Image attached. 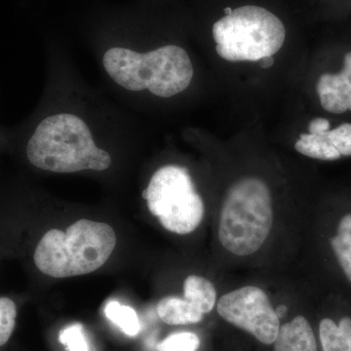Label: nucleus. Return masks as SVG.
I'll list each match as a JSON object with an SVG mask.
<instances>
[{
    "mask_svg": "<svg viewBox=\"0 0 351 351\" xmlns=\"http://www.w3.org/2000/svg\"><path fill=\"white\" fill-rule=\"evenodd\" d=\"M25 156L36 169L57 174L112 167L110 138L133 133L131 122L85 83L62 52L50 54L47 83L27 128Z\"/></svg>",
    "mask_w": 351,
    "mask_h": 351,
    "instance_id": "nucleus-1",
    "label": "nucleus"
},
{
    "mask_svg": "<svg viewBox=\"0 0 351 351\" xmlns=\"http://www.w3.org/2000/svg\"><path fill=\"white\" fill-rule=\"evenodd\" d=\"M93 53L106 84L130 105L143 95L173 98L195 77L189 53L176 44L143 49L132 43H108Z\"/></svg>",
    "mask_w": 351,
    "mask_h": 351,
    "instance_id": "nucleus-2",
    "label": "nucleus"
},
{
    "mask_svg": "<svg viewBox=\"0 0 351 351\" xmlns=\"http://www.w3.org/2000/svg\"><path fill=\"white\" fill-rule=\"evenodd\" d=\"M115 245L117 235L112 226L82 219L66 232H46L34 250V265L54 278L84 276L103 267Z\"/></svg>",
    "mask_w": 351,
    "mask_h": 351,
    "instance_id": "nucleus-3",
    "label": "nucleus"
},
{
    "mask_svg": "<svg viewBox=\"0 0 351 351\" xmlns=\"http://www.w3.org/2000/svg\"><path fill=\"white\" fill-rule=\"evenodd\" d=\"M272 223L269 186L258 178H242L232 184L221 208L219 242L233 255H253L269 237Z\"/></svg>",
    "mask_w": 351,
    "mask_h": 351,
    "instance_id": "nucleus-4",
    "label": "nucleus"
},
{
    "mask_svg": "<svg viewBox=\"0 0 351 351\" xmlns=\"http://www.w3.org/2000/svg\"><path fill=\"white\" fill-rule=\"evenodd\" d=\"M217 54L228 62H258L282 48V21L263 7L245 5L213 25Z\"/></svg>",
    "mask_w": 351,
    "mask_h": 351,
    "instance_id": "nucleus-5",
    "label": "nucleus"
},
{
    "mask_svg": "<svg viewBox=\"0 0 351 351\" xmlns=\"http://www.w3.org/2000/svg\"><path fill=\"white\" fill-rule=\"evenodd\" d=\"M147 207L165 230L178 234L195 232L204 217V202L186 168H159L143 193Z\"/></svg>",
    "mask_w": 351,
    "mask_h": 351,
    "instance_id": "nucleus-6",
    "label": "nucleus"
},
{
    "mask_svg": "<svg viewBox=\"0 0 351 351\" xmlns=\"http://www.w3.org/2000/svg\"><path fill=\"white\" fill-rule=\"evenodd\" d=\"M221 318L239 329L250 332L265 345H274L280 329V318L262 289L245 286L223 295L219 300Z\"/></svg>",
    "mask_w": 351,
    "mask_h": 351,
    "instance_id": "nucleus-7",
    "label": "nucleus"
},
{
    "mask_svg": "<svg viewBox=\"0 0 351 351\" xmlns=\"http://www.w3.org/2000/svg\"><path fill=\"white\" fill-rule=\"evenodd\" d=\"M316 90L327 112L339 114L351 110V52L346 55L343 71L321 75Z\"/></svg>",
    "mask_w": 351,
    "mask_h": 351,
    "instance_id": "nucleus-8",
    "label": "nucleus"
},
{
    "mask_svg": "<svg viewBox=\"0 0 351 351\" xmlns=\"http://www.w3.org/2000/svg\"><path fill=\"white\" fill-rule=\"evenodd\" d=\"M274 346V351H317L313 328L302 315L280 326Z\"/></svg>",
    "mask_w": 351,
    "mask_h": 351,
    "instance_id": "nucleus-9",
    "label": "nucleus"
},
{
    "mask_svg": "<svg viewBox=\"0 0 351 351\" xmlns=\"http://www.w3.org/2000/svg\"><path fill=\"white\" fill-rule=\"evenodd\" d=\"M157 314L168 325L195 324L203 319L204 313L184 299L164 298L157 304Z\"/></svg>",
    "mask_w": 351,
    "mask_h": 351,
    "instance_id": "nucleus-10",
    "label": "nucleus"
},
{
    "mask_svg": "<svg viewBox=\"0 0 351 351\" xmlns=\"http://www.w3.org/2000/svg\"><path fill=\"white\" fill-rule=\"evenodd\" d=\"M184 300L204 314L211 313L216 304V289L211 281L202 276H189L184 281Z\"/></svg>",
    "mask_w": 351,
    "mask_h": 351,
    "instance_id": "nucleus-11",
    "label": "nucleus"
},
{
    "mask_svg": "<svg viewBox=\"0 0 351 351\" xmlns=\"http://www.w3.org/2000/svg\"><path fill=\"white\" fill-rule=\"evenodd\" d=\"M327 135L302 134L301 137L295 143V151L304 156L319 160H337L341 157V154L335 149Z\"/></svg>",
    "mask_w": 351,
    "mask_h": 351,
    "instance_id": "nucleus-12",
    "label": "nucleus"
},
{
    "mask_svg": "<svg viewBox=\"0 0 351 351\" xmlns=\"http://www.w3.org/2000/svg\"><path fill=\"white\" fill-rule=\"evenodd\" d=\"M331 244L341 269L351 283V214L346 215L339 221L338 233L332 237Z\"/></svg>",
    "mask_w": 351,
    "mask_h": 351,
    "instance_id": "nucleus-13",
    "label": "nucleus"
},
{
    "mask_svg": "<svg viewBox=\"0 0 351 351\" xmlns=\"http://www.w3.org/2000/svg\"><path fill=\"white\" fill-rule=\"evenodd\" d=\"M105 313L108 319L114 323L127 336L135 337L140 332V320L132 307L112 301L106 306Z\"/></svg>",
    "mask_w": 351,
    "mask_h": 351,
    "instance_id": "nucleus-14",
    "label": "nucleus"
},
{
    "mask_svg": "<svg viewBox=\"0 0 351 351\" xmlns=\"http://www.w3.org/2000/svg\"><path fill=\"white\" fill-rule=\"evenodd\" d=\"M319 338L323 351H351V338L330 318L321 320Z\"/></svg>",
    "mask_w": 351,
    "mask_h": 351,
    "instance_id": "nucleus-15",
    "label": "nucleus"
},
{
    "mask_svg": "<svg viewBox=\"0 0 351 351\" xmlns=\"http://www.w3.org/2000/svg\"><path fill=\"white\" fill-rule=\"evenodd\" d=\"M17 319V306L10 298L0 297V348L12 336Z\"/></svg>",
    "mask_w": 351,
    "mask_h": 351,
    "instance_id": "nucleus-16",
    "label": "nucleus"
},
{
    "mask_svg": "<svg viewBox=\"0 0 351 351\" xmlns=\"http://www.w3.org/2000/svg\"><path fill=\"white\" fill-rule=\"evenodd\" d=\"M200 339L191 332H175L157 345L158 351H197Z\"/></svg>",
    "mask_w": 351,
    "mask_h": 351,
    "instance_id": "nucleus-17",
    "label": "nucleus"
},
{
    "mask_svg": "<svg viewBox=\"0 0 351 351\" xmlns=\"http://www.w3.org/2000/svg\"><path fill=\"white\" fill-rule=\"evenodd\" d=\"M60 341L66 348V351H89L86 339L83 334L80 324H73L64 328L60 334Z\"/></svg>",
    "mask_w": 351,
    "mask_h": 351,
    "instance_id": "nucleus-18",
    "label": "nucleus"
},
{
    "mask_svg": "<svg viewBox=\"0 0 351 351\" xmlns=\"http://www.w3.org/2000/svg\"><path fill=\"white\" fill-rule=\"evenodd\" d=\"M331 144L341 156H351V124L343 123L328 133Z\"/></svg>",
    "mask_w": 351,
    "mask_h": 351,
    "instance_id": "nucleus-19",
    "label": "nucleus"
},
{
    "mask_svg": "<svg viewBox=\"0 0 351 351\" xmlns=\"http://www.w3.org/2000/svg\"><path fill=\"white\" fill-rule=\"evenodd\" d=\"M308 131L309 134H313V135H327L330 131L329 120L326 119H322V117H317V119H314L313 121H311V123H309Z\"/></svg>",
    "mask_w": 351,
    "mask_h": 351,
    "instance_id": "nucleus-20",
    "label": "nucleus"
},
{
    "mask_svg": "<svg viewBox=\"0 0 351 351\" xmlns=\"http://www.w3.org/2000/svg\"><path fill=\"white\" fill-rule=\"evenodd\" d=\"M274 56H267L263 57L262 59L258 61V64H260L261 68L262 69H269L270 66H274Z\"/></svg>",
    "mask_w": 351,
    "mask_h": 351,
    "instance_id": "nucleus-21",
    "label": "nucleus"
},
{
    "mask_svg": "<svg viewBox=\"0 0 351 351\" xmlns=\"http://www.w3.org/2000/svg\"><path fill=\"white\" fill-rule=\"evenodd\" d=\"M276 314L278 315L279 318L284 317V315H285L286 313H287V307L285 306H280L277 307L276 309Z\"/></svg>",
    "mask_w": 351,
    "mask_h": 351,
    "instance_id": "nucleus-22",
    "label": "nucleus"
},
{
    "mask_svg": "<svg viewBox=\"0 0 351 351\" xmlns=\"http://www.w3.org/2000/svg\"><path fill=\"white\" fill-rule=\"evenodd\" d=\"M233 9L230 8V7H226V8L223 9V11H225L226 15H230V14H232Z\"/></svg>",
    "mask_w": 351,
    "mask_h": 351,
    "instance_id": "nucleus-23",
    "label": "nucleus"
}]
</instances>
